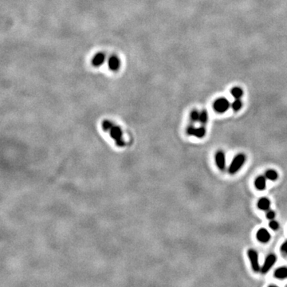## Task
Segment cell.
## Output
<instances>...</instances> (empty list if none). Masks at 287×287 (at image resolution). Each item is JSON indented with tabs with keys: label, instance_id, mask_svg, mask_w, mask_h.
<instances>
[{
	"label": "cell",
	"instance_id": "1",
	"mask_svg": "<svg viewBox=\"0 0 287 287\" xmlns=\"http://www.w3.org/2000/svg\"><path fill=\"white\" fill-rule=\"evenodd\" d=\"M102 129L109 133V137L112 139L115 144L119 148L125 146L126 142L124 139V133L121 127L112 123L109 120H104L102 123Z\"/></svg>",
	"mask_w": 287,
	"mask_h": 287
},
{
	"label": "cell",
	"instance_id": "2",
	"mask_svg": "<svg viewBox=\"0 0 287 287\" xmlns=\"http://www.w3.org/2000/svg\"><path fill=\"white\" fill-rule=\"evenodd\" d=\"M247 159V156L243 153H239L234 157L233 160L231 161L228 168V172L230 175H235L243 166Z\"/></svg>",
	"mask_w": 287,
	"mask_h": 287
},
{
	"label": "cell",
	"instance_id": "3",
	"mask_svg": "<svg viewBox=\"0 0 287 287\" xmlns=\"http://www.w3.org/2000/svg\"><path fill=\"white\" fill-rule=\"evenodd\" d=\"M247 256L250 262V265L252 267V270H254V272L255 273H258L261 271V266L259 264V258H258V254L254 249H249L247 250Z\"/></svg>",
	"mask_w": 287,
	"mask_h": 287
},
{
	"label": "cell",
	"instance_id": "4",
	"mask_svg": "<svg viewBox=\"0 0 287 287\" xmlns=\"http://www.w3.org/2000/svg\"><path fill=\"white\" fill-rule=\"evenodd\" d=\"M230 106H231V105H230L229 101L227 98L224 97H220L217 99L213 105L215 111H216L219 113H223L226 111H227Z\"/></svg>",
	"mask_w": 287,
	"mask_h": 287
},
{
	"label": "cell",
	"instance_id": "5",
	"mask_svg": "<svg viewBox=\"0 0 287 287\" xmlns=\"http://www.w3.org/2000/svg\"><path fill=\"white\" fill-rule=\"evenodd\" d=\"M276 262H277L276 254H268L267 257H266V259H265L264 263H263V265L262 266L261 271L260 272H261L263 274H266V273H268V272L271 270V268L273 267L274 265L276 263Z\"/></svg>",
	"mask_w": 287,
	"mask_h": 287
},
{
	"label": "cell",
	"instance_id": "6",
	"mask_svg": "<svg viewBox=\"0 0 287 287\" xmlns=\"http://www.w3.org/2000/svg\"><path fill=\"white\" fill-rule=\"evenodd\" d=\"M215 164L220 171H224L226 169V155L223 151L219 150L215 152Z\"/></svg>",
	"mask_w": 287,
	"mask_h": 287
},
{
	"label": "cell",
	"instance_id": "7",
	"mask_svg": "<svg viewBox=\"0 0 287 287\" xmlns=\"http://www.w3.org/2000/svg\"><path fill=\"white\" fill-rule=\"evenodd\" d=\"M187 133L189 136H192V137H196L197 138H203V137H205L206 135V128L204 127L201 126L199 127V128H196V127L192 126V125H190L187 128V130H186Z\"/></svg>",
	"mask_w": 287,
	"mask_h": 287
},
{
	"label": "cell",
	"instance_id": "8",
	"mask_svg": "<svg viewBox=\"0 0 287 287\" xmlns=\"http://www.w3.org/2000/svg\"><path fill=\"white\" fill-rule=\"evenodd\" d=\"M256 238L261 243H267L271 238V236L266 228H260L256 233Z\"/></svg>",
	"mask_w": 287,
	"mask_h": 287
},
{
	"label": "cell",
	"instance_id": "9",
	"mask_svg": "<svg viewBox=\"0 0 287 287\" xmlns=\"http://www.w3.org/2000/svg\"><path fill=\"white\" fill-rule=\"evenodd\" d=\"M108 66L111 71H117L121 66V61L117 55H111L108 60Z\"/></svg>",
	"mask_w": 287,
	"mask_h": 287
},
{
	"label": "cell",
	"instance_id": "10",
	"mask_svg": "<svg viewBox=\"0 0 287 287\" xmlns=\"http://www.w3.org/2000/svg\"><path fill=\"white\" fill-rule=\"evenodd\" d=\"M266 180L265 175H259L254 180V187L258 191H263L266 187Z\"/></svg>",
	"mask_w": 287,
	"mask_h": 287
},
{
	"label": "cell",
	"instance_id": "11",
	"mask_svg": "<svg viewBox=\"0 0 287 287\" xmlns=\"http://www.w3.org/2000/svg\"><path fill=\"white\" fill-rule=\"evenodd\" d=\"M105 61V55L104 53H97V55H95L93 56V59H92V65L94 67H99L102 65H103V63Z\"/></svg>",
	"mask_w": 287,
	"mask_h": 287
},
{
	"label": "cell",
	"instance_id": "12",
	"mask_svg": "<svg viewBox=\"0 0 287 287\" xmlns=\"http://www.w3.org/2000/svg\"><path fill=\"white\" fill-rule=\"evenodd\" d=\"M270 204H271V203H270V200L269 199L266 198V197H262L258 201L257 206L258 209L266 211L270 210Z\"/></svg>",
	"mask_w": 287,
	"mask_h": 287
},
{
	"label": "cell",
	"instance_id": "13",
	"mask_svg": "<svg viewBox=\"0 0 287 287\" xmlns=\"http://www.w3.org/2000/svg\"><path fill=\"white\" fill-rule=\"evenodd\" d=\"M274 276L278 279H287V266H281L274 270Z\"/></svg>",
	"mask_w": 287,
	"mask_h": 287
},
{
	"label": "cell",
	"instance_id": "14",
	"mask_svg": "<svg viewBox=\"0 0 287 287\" xmlns=\"http://www.w3.org/2000/svg\"><path fill=\"white\" fill-rule=\"evenodd\" d=\"M265 176H266V178L268 180L275 181L279 178V174H278L277 171H275V170L269 169L265 172Z\"/></svg>",
	"mask_w": 287,
	"mask_h": 287
},
{
	"label": "cell",
	"instance_id": "15",
	"mask_svg": "<svg viewBox=\"0 0 287 287\" xmlns=\"http://www.w3.org/2000/svg\"><path fill=\"white\" fill-rule=\"evenodd\" d=\"M231 95H232L235 99H240L243 95V89L239 87H234L231 89Z\"/></svg>",
	"mask_w": 287,
	"mask_h": 287
},
{
	"label": "cell",
	"instance_id": "16",
	"mask_svg": "<svg viewBox=\"0 0 287 287\" xmlns=\"http://www.w3.org/2000/svg\"><path fill=\"white\" fill-rule=\"evenodd\" d=\"M243 107V102L240 99H235L232 104H231V108L235 112H238Z\"/></svg>",
	"mask_w": 287,
	"mask_h": 287
},
{
	"label": "cell",
	"instance_id": "17",
	"mask_svg": "<svg viewBox=\"0 0 287 287\" xmlns=\"http://www.w3.org/2000/svg\"><path fill=\"white\" fill-rule=\"evenodd\" d=\"M207 121H208V113H207V110H203L200 112V121L202 124H207Z\"/></svg>",
	"mask_w": 287,
	"mask_h": 287
},
{
	"label": "cell",
	"instance_id": "18",
	"mask_svg": "<svg viewBox=\"0 0 287 287\" xmlns=\"http://www.w3.org/2000/svg\"><path fill=\"white\" fill-rule=\"evenodd\" d=\"M200 112H199L198 110L191 111V114H190V119H191L193 122L199 121V120H200Z\"/></svg>",
	"mask_w": 287,
	"mask_h": 287
},
{
	"label": "cell",
	"instance_id": "19",
	"mask_svg": "<svg viewBox=\"0 0 287 287\" xmlns=\"http://www.w3.org/2000/svg\"><path fill=\"white\" fill-rule=\"evenodd\" d=\"M269 227H270V229H272L273 231H278L279 229V223L278 221H276L275 219H272V220L270 221V223H269Z\"/></svg>",
	"mask_w": 287,
	"mask_h": 287
},
{
	"label": "cell",
	"instance_id": "20",
	"mask_svg": "<svg viewBox=\"0 0 287 287\" xmlns=\"http://www.w3.org/2000/svg\"><path fill=\"white\" fill-rule=\"evenodd\" d=\"M266 219H270V220H272V219H275V216H276V213H275L274 211L273 210H268L266 211Z\"/></svg>",
	"mask_w": 287,
	"mask_h": 287
},
{
	"label": "cell",
	"instance_id": "21",
	"mask_svg": "<svg viewBox=\"0 0 287 287\" xmlns=\"http://www.w3.org/2000/svg\"><path fill=\"white\" fill-rule=\"evenodd\" d=\"M280 250L282 252V254H284L285 255H287V240H285L283 243L282 244V246H281L280 247Z\"/></svg>",
	"mask_w": 287,
	"mask_h": 287
}]
</instances>
